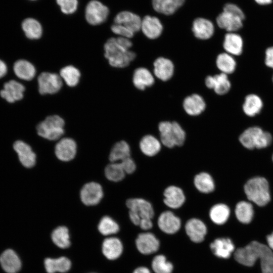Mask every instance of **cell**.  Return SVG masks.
Instances as JSON below:
<instances>
[{
  "instance_id": "13",
  "label": "cell",
  "mask_w": 273,
  "mask_h": 273,
  "mask_svg": "<svg viewBox=\"0 0 273 273\" xmlns=\"http://www.w3.org/2000/svg\"><path fill=\"white\" fill-rule=\"evenodd\" d=\"M103 197L102 186L96 182L85 184L81 189L80 197L82 203L87 206L98 204Z\"/></svg>"
},
{
  "instance_id": "45",
  "label": "cell",
  "mask_w": 273,
  "mask_h": 273,
  "mask_svg": "<svg viewBox=\"0 0 273 273\" xmlns=\"http://www.w3.org/2000/svg\"><path fill=\"white\" fill-rule=\"evenodd\" d=\"M152 267L155 273H171L173 270L172 264L163 255H157L153 258Z\"/></svg>"
},
{
  "instance_id": "37",
  "label": "cell",
  "mask_w": 273,
  "mask_h": 273,
  "mask_svg": "<svg viewBox=\"0 0 273 273\" xmlns=\"http://www.w3.org/2000/svg\"><path fill=\"white\" fill-rule=\"evenodd\" d=\"M185 0H152L153 9L158 13L165 15L174 14L183 5Z\"/></svg>"
},
{
  "instance_id": "7",
  "label": "cell",
  "mask_w": 273,
  "mask_h": 273,
  "mask_svg": "<svg viewBox=\"0 0 273 273\" xmlns=\"http://www.w3.org/2000/svg\"><path fill=\"white\" fill-rule=\"evenodd\" d=\"M64 120L58 115L48 116L37 125L38 134L49 140L55 141L60 139L64 133Z\"/></svg>"
},
{
  "instance_id": "38",
  "label": "cell",
  "mask_w": 273,
  "mask_h": 273,
  "mask_svg": "<svg viewBox=\"0 0 273 273\" xmlns=\"http://www.w3.org/2000/svg\"><path fill=\"white\" fill-rule=\"evenodd\" d=\"M44 264L48 273L65 272L70 269L71 263L68 258L62 256L56 259L46 258Z\"/></svg>"
},
{
  "instance_id": "22",
  "label": "cell",
  "mask_w": 273,
  "mask_h": 273,
  "mask_svg": "<svg viewBox=\"0 0 273 273\" xmlns=\"http://www.w3.org/2000/svg\"><path fill=\"white\" fill-rule=\"evenodd\" d=\"M183 107L188 115L196 116L200 115L205 111L206 104L201 95L193 94L184 99L183 102Z\"/></svg>"
},
{
  "instance_id": "24",
  "label": "cell",
  "mask_w": 273,
  "mask_h": 273,
  "mask_svg": "<svg viewBox=\"0 0 273 273\" xmlns=\"http://www.w3.org/2000/svg\"><path fill=\"white\" fill-rule=\"evenodd\" d=\"M192 30L195 37L200 40H207L213 36L215 28L209 20L197 18L193 22Z\"/></svg>"
},
{
  "instance_id": "4",
  "label": "cell",
  "mask_w": 273,
  "mask_h": 273,
  "mask_svg": "<svg viewBox=\"0 0 273 273\" xmlns=\"http://www.w3.org/2000/svg\"><path fill=\"white\" fill-rule=\"evenodd\" d=\"M160 141L169 149L183 146L186 140V133L177 122L162 121L158 125Z\"/></svg>"
},
{
  "instance_id": "41",
  "label": "cell",
  "mask_w": 273,
  "mask_h": 273,
  "mask_svg": "<svg viewBox=\"0 0 273 273\" xmlns=\"http://www.w3.org/2000/svg\"><path fill=\"white\" fill-rule=\"evenodd\" d=\"M80 75L79 70L72 65L66 66L60 71V76L62 80L70 87L75 86L78 83Z\"/></svg>"
},
{
  "instance_id": "29",
  "label": "cell",
  "mask_w": 273,
  "mask_h": 273,
  "mask_svg": "<svg viewBox=\"0 0 273 273\" xmlns=\"http://www.w3.org/2000/svg\"><path fill=\"white\" fill-rule=\"evenodd\" d=\"M141 22L139 15L127 11L119 13L114 18V23L124 26L134 33L141 30Z\"/></svg>"
},
{
  "instance_id": "39",
  "label": "cell",
  "mask_w": 273,
  "mask_h": 273,
  "mask_svg": "<svg viewBox=\"0 0 273 273\" xmlns=\"http://www.w3.org/2000/svg\"><path fill=\"white\" fill-rule=\"evenodd\" d=\"M131 150L128 144L121 141L114 144L109 154L111 162H119L123 159L130 157Z\"/></svg>"
},
{
  "instance_id": "47",
  "label": "cell",
  "mask_w": 273,
  "mask_h": 273,
  "mask_svg": "<svg viewBox=\"0 0 273 273\" xmlns=\"http://www.w3.org/2000/svg\"><path fill=\"white\" fill-rule=\"evenodd\" d=\"M112 31L120 37L131 38L134 33L124 26L114 23L111 27Z\"/></svg>"
},
{
  "instance_id": "11",
  "label": "cell",
  "mask_w": 273,
  "mask_h": 273,
  "mask_svg": "<svg viewBox=\"0 0 273 273\" xmlns=\"http://www.w3.org/2000/svg\"><path fill=\"white\" fill-rule=\"evenodd\" d=\"M163 202L167 207L177 209L181 207L186 201V197L183 190L176 186L170 185L163 191Z\"/></svg>"
},
{
  "instance_id": "12",
  "label": "cell",
  "mask_w": 273,
  "mask_h": 273,
  "mask_svg": "<svg viewBox=\"0 0 273 273\" xmlns=\"http://www.w3.org/2000/svg\"><path fill=\"white\" fill-rule=\"evenodd\" d=\"M126 205L129 211L138 214L142 219H151L154 217L155 211L152 204L148 200L142 198H130L126 200Z\"/></svg>"
},
{
  "instance_id": "42",
  "label": "cell",
  "mask_w": 273,
  "mask_h": 273,
  "mask_svg": "<svg viewBox=\"0 0 273 273\" xmlns=\"http://www.w3.org/2000/svg\"><path fill=\"white\" fill-rule=\"evenodd\" d=\"M51 238L54 243L60 248L65 249L70 245L69 231L65 226L56 228L52 233Z\"/></svg>"
},
{
  "instance_id": "46",
  "label": "cell",
  "mask_w": 273,
  "mask_h": 273,
  "mask_svg": "<svg viewBox=\"0 0 273 273\" xmlns=\"http://www.w3.org/2000/svg\"><path fill=\"white\" fill-rule=\"evenodd\" d=\"M61 11L66 14L74 13L77 8V0H56Z\"/></svg>"
},
{
  "instance_id": "2",
  "label": "cell",
  "mask_w": 273,
  "mask_h": 273,
  "mask_svg": "<svg viewBox=\"0 0 273 273\" xmlns=\"http://www.w3.org/2000/svg\"><path fill=\"white\" fill-rule=\"evenodd\" d=\"M132 46L129 38L120 36L111 37L104 44L105 57L111 66L124 68L135 58V53L130 50Z\"/></svg>"
},
{
  "instance_id": "18",
  "label": "cell",
  "mask_w": 273,
  "mask_h": 273,
  "mask_svg": "<svg viewBox=\"0 0 273 273\" xmlns=\"http://www.w3.org/2000/svg\"><path fill=\"white\" fill-rule=\"evenodd\" d=\"M138 250L143 254L149 255L156 252L159 248V241L152 233L140 234L135 241Z\"/></svg>"
},
{
  "instance_id": "40",
  "label": "cell",
  "mask_w": 273,
  "mask_h": 273,
  "mask_svg": "<svg viewBox=\"0 0 273 273\" xmlns=\"http://www.w3.org/2000/svg\"><path fill=\"white\" fill-rule=\"evenodd\" d=\"M22 29L26 36L31 39L39 38L42 33L41 24L33 18H27L22 24Z\"/></svg>"
},
{
  "instance_id": "9",
  "label": "cell",
  "mask_w": 273,
  "mask_h": 273,
  "mask_svg": "<svg viewBox=\"0 0 273 273\" xmlns=\"http://www.w3.org/2000/svg\"><path fill=\"white\" fill-rule=\"evenodd\" d=\"M109 14V9L101 2L93 0L88 3L85 9L86 21L93 25L100 24L105 21Z\"/></svg>"
},
{
  "instance_id": "15",
  "label": "cell",
  "mask_w": 273,
  "mask_h": 273,
  "mask_svg": "<svg viewBox=\"0 0 273 273\" xmlns=\"http://www.w3.org/2000/svg\"><path fill=\"white\" fill-rule=\"evenodd\" d=\"M174 65L172 61L164 57L156 58L153 62V74L162 81H167L173 76Z\"/></svg>"
},
{
  "instance_id": "34",
  "label": "cell",
  "mask_w": 273,
  "mask_h": 273,
  "mask_svg": "<svg viewBox=\"0 0 273 273\" xmlns=\"http://www.w3.org/2000/svg\"><path fill=\"white\" fill-rule=\"evenodd\" d=\"M13 71L18 78L26 81L32 80L36 74L34 66L24 59L18 60L14 63Z\"/></svg>"
},
{
  "instance_id": "30",
  "label": "cell",
  "mask_w": 273,
  "mask_h": 273,
  "mask_svg": "<svg viewBox=\"0 0 273 273\" xmlns=\"http://www.w3.org/2000/svg\"><path fill=\"white\" fill-rule=\"evenodd\" d=\"M0 263L7 273H17L21 267V262L16 252L10 249L4 251L0 256Z\"/></svg>"
},
{
  "instance_id": "36",
  "label": "cell",
  "mask_w": 273,
  "mask_h": 273,
  "mask_svg": "<svg viewBox=\"0 0 273 273\" xmlns=\"http://www.w3.org/2000/svg\"><path fill=\"white\" fill-rule=\"evenodd\" d=\"M123 246L120 240L115 237H110L104 240L102 245V252L104 256L110 260L118 258L121 254Z\"/></svg>"
},
{
  "instance_id": "3",
  "label": "cell",
  "mask_w": 273,
  "mask_h": 273,
  "mask_svg": "<svg viewBox=\"0 0 273 273\" xmlns=\"http://www.w3.org/2000/svg\"><path fill=\"white\" fill-rule=\"evenodd\" d=\"M247 201L259 207L264 206L270 200L269 185L267 179L262 176L249 179L244 187Z\"/></svg>"
},
{
  "instance_id": "50",
  "label": "cell",
  "mask_w": 273,
  "mask_h": 273,
  "mask_svg": "<svg viewBox=\"0 0 273 273\" xmlns=\"http://www.w3.org/2000/svg\"><path fill=\"white\" fill-rule=\"evenodd\" d=\"M151 219H142L140 221L139 226L142 230L147 231L152 228L153 223Z\"/></svg>"
},
{
  "instance_id": "19",
  "label": "cell",
  "mask_w": 273,
  "mask_h": 273,
  "mask_svg": "<svg viewBox=\"0 0 273 273\" xmlns=\"http://www.w3.org/2000/svg\"><path fill=\"white\" fill-rule=\"evenodd\" d=\"M163 30V25L157 17L147 15L142 19L140 30L148 38L155 39L158 38Z\"/></svg>"
},
{
  "instance_id": "17",
  "label": "cell",
  "mask_w": 273,
  "mask_h": 273,
  "mask_svg": "<svg viewBox=\"0 0 273 273\" xmlns=\"http://www.w3.org/2000/svg\"><path fill=\"white\" fill-rule=\"evenodd\" d=\"M77 145L72 139L65 138L61 139L56 145L55 152L57 157L62 161H69L75 156Z\"/></svg>"
},
{
  "instance_id": "54",
  "label": "cell",
  "mask_w": 273,
  "mask_h": 273,
  "mask_svg": "<svg viewBox=\"0 0 273 273\" xmlns=\"http://www.w3.org/2000/svg\"><path fill=\"white\" fill-rule=\"evenodd\" d=\"M256 3L260 5H266L272 3V0H254Z\"/></svg>"
},
{
  "instance_id": "33",
  "label": "cell",
  "mask_w": 273,
  "mask_h": 273,
  "mask_svg": "<svg viewBox=\"0 0 273 273\" xmlns=\"http://www.w3.org/2000/svg\"><path fill=\"white\" fill-rule=\"evenodd\" d=\"M234 213L239 222L244 224H249L254 217L253 205L248 201H240L235 206Z\"/></svg>"
},
{
  "instance_id": "16",
  "label": "cell",
  "mask_w": 273,
  "mask_h": 273,
  "mask_svg": "<svg viewBox=\"0 0 273 273\" xmlns=\"http://www.w3.org/2000/svg\"><path fill=\"white\" fill-rule=\"evenodd\" d=\"M185 231L190 240L195 243L202 242L207 232V228L204 222L197 218L188 220L185 224Z\"/></svg>"
},
{
  "instance_id": "31",
  "label": "cell",
  "mask_w": 273,
  "mask_h": 273,
  "mask_svg": "<svg viewBox=\"0 0 273 273\" xmlns=\"http://www.w3.org/2000/svg\"><path fill=\"white\" fill-rule=\"evenodd\" d=\"M231 214L230 207L223 203L214 204L209 211V216L211 220L217 225H222L229 219Z\"/></svg>"
},
{
  "instance_id": "48",
  "label": "cell",
  "mask_w": 273,
  "mask_h": 273,
  "mask_svg": "<svg viewBox=\"0 0 273 273\" xmlns=\"http://www.w3.org/2000/svg\"><path fill=\"white\" fill-rule=\"evenodd\" d=\"M119 162L121 164L125 173L130 174L135 172L136 165L135 161L131 157L126 158Z\"/></svg>"
},
{
  "instance_id": "35",
  "label": "cell",
  "mask_w": 273,
  "mask_h": 273,
  "mask_svg": "<svg viewBox=\"0 0 273 273\" xmlns=\"http://www.w3.org/2000/svg\"><path fill=\"white\" fill-rule=\"evenodd\" d=\"M215 64L220 73L229 75L236 71L238 63L234 56L226 52H222L217 56Z\"/></svg>"
},
{
  "instance_id": "20",
  "label": "cell",
  "mask_w": 273,
  "mask_h": 273,
  "mask_svg": "<svg viewBox=\"0 0 273 273\" xmlns=\"http://www.w3.org/2000/svg\"><path fill=\"white\" fill-rule=\"evenodd\" d=\"M244 41L236 32H227L223 38L222 47L225 52L233 56H240L243 52Z\"/></svg>"
},
{
  "instance_id": "1",
  "label": "cell",
  "mask_w": 273,
  "mask_h": 273,
  "mask_svg": "<svg viewBox=\"0 0 273 273\" xmlns=\"http://www.w3.org/2000/svg\"><path fill=\"white\" fill-rule=\"evenodd\" d=\"M235 260L239 263L253 266L260 259L262 273H273V252L267 246L252 241L243 248H238L234 253Z\"/></svg>"
},
{
  "instance_id": "52",
  "label": "cell",
  "mask_w": 273,
  "mask_h": 273,
  "mask_svg": "<svg viewBox=\"0 0 273 273\" xmlns=\"http://www.w3.org/2000/svg\"><path fill=\"white\" fill-rule=\"evenodd\" d=\"M133 273H151V272L148 268L141 266L136 268Z\"/></svg>"
},
{
  "instance_id": "55",
  "label": "cell",
  "mask_w": 273,
  "mask_h": 273,
  "mask_svg": "<svg viewBox=\"0 0 273 273\" xmlns=\"http://www.w3.org/2000/svg\"><path fill=\"white\" fill-rule=\"evenodd\" d=\"M271 80H272V82L273 83V74H272V75Z\"/></svg>"
},
{
  "instance_id": "56",
  "label": "cell",
  "mask_w": 273,
  "mask_h": 273,
  "mask_svg": "<svg viewBox=\"0 0 273 273\" xmlns=\"http://www.w3.org/2000/svg\"><path fill=\"white\" fill-rule=\"evenodd\" d=\"M272 161H273V154H272Z\"/></svg>"
},
{
  "instance_id": "51",
  "label": "cell",
  "mask_w": 273,
  "mask_h": 273,
  "mask_svg": "<svg viewBox=\"0 0 273 273\" xmlns=\"http://www.w3.org/2000/svg\"><path fill=\"white\" fill-rule=\"evenodd\" d=\"M8 71V67L6 64L0 59V78L5 76Z\"/></svg>"
},
{
  "instance_id": "44",
  "label": "cell",
  "mask_w": 273,
  "mask_h": 273,
  "mask_svg": "<svg viewBox=\"0 0 273 273\" xmlns=\"http://www.w3.org/2000/svg\"><path fill=\"white\" fill-rule=\"evenodd\" d=\"M98 230L102 235L108 236L117 233L119 230V226L112 218L105 216L101 219Z\"/></svg>"
},
{
  "instance_id": "8",
  "label": "cell",
  "mask_w": 273,
  "mask_h": 273,
  "mask_svg": "<svg viewBox=\"0 0 273 273\" xmlns=\"http://www.w3.org/2000/svg\"><path fill=\"white\" fill-rule=\"evenodd\" d=\"M38 90L40 94H54L61 88L63 82L60 76L54 73L44 72L37 78Z\"/></svg>"
},
{
  "instance_id": "26",
  "label": "cell",
  "mask_w": 273,
  "mask_h": 273,
  "mask_svg": "<svg viewBox=\"0 0 273 273\" xmlns=\"http://www.w3.org/2000/svg\"><path fill=\"white\" fill-rule=\"evenodd\" d=\"M14 149L24 167L31 168L35 165L36 155L29 145L23 141H17L14 144Z\"/></svg>"
},
{
  "instance_id": "27",
  "label": "cell",
  "mask_w": 273,
  "mask_h": 273,
  "mask_svg": "<svg viewBox=\"0 0 273 273\" xmlns=\"http://www.w3.org/2000/svg\"><path fill=\"white\" fill-rule=\"evenodd\" d=\"M162 144L154 135L148 134L144 135L140 140L139 148L141 152L145 156L152 157L161 151Z\"/></svg>"
},
{
  "instance_id": "32",
  "label": "cell",
  "mask_w": 273,
  "mask_h": 273,
  "mask_svg": "<svg viewBox=\"0 0 273 273\" xmlns=\"http://www.w3.org/2000/svg\"><path fill=\"white\" fill-rule=\"evenodd\" d=\"M212 253L217 257L228 258L234 251L235 246L231 240L228 238L215 239L210 245Z\"/></svg>"
},
{
  "instance_id": "21",
  "label": "cell",
  "mask_w": 273,
  "mask_h": 273,
  "mask_svg": "<svg viewBox=\"0 0 273 273\" xmlns=\"http://www.w3.org/2000/svg\"><path fill=\"white\" fill-rule=\"evenodd\" d=\"M25 90V86L22 83L11 80L5 83L0 96L8 102L12 103L23 98Z\"/></svg>"
},
{
  "instance_id": "6",
  "label": "cell",
  "mask_w": 273,
  "mask_h": 273,
  "mask_svg": "<svg viewBox=\"0 0 273 273\" xmlns=\"http://www.w3.org/2000/svg\"><path fill=\"white\" fill-rule=\"evenodd\" d=\"M242 146L249 150L261 149L269 146L273 137L270 133L257 126L246 128L239 136Z\"/></svg>"
},
{
  "instance_id": "43",
  "label": "cell",
  "mask_w": 273,
  "mask_h": 273,
  "mask_svg": "<svg viewBox=\"0 0 273 273\" xmlns=\"http://www.w3.org/2000/svg\"><path fill=\"white\" fill-rule=\"evenodd\" d=\"M125 174L120 162H111L105 169V174L107 178L114 182L123 179Z\"/></svg>"
},
{
  "instance_id": "53",
  "label": "cell",
  "mask_w": 273,
  "mask_h": 273,
  "mask_svg": "<svg viewBox=\"0 0 273 273\" xmlns=\"http://www.w3.org/2000/svg\"><path fill=\"white\" fill-rule=\"evenodd\" d=\"M266 240L268 243V246L273 250V232L267 236Z\"/></svg>"
},
{
  "instance_id": "10",
  "label": "cell",
  "mask_w": 273,
  "mask_h": 273,
  "mask_svg": "<svg viewBox=\"0 0 273 273\" xmlns=\"http://www.w3.org/2000/svg\"><path fill=\"white\" fill-rule=\"evenodd\" d=\"M204 81L207 88L213 89L216 94L219 96L227 94L232 88V83L228 75L222 73L208 75Z\"/></svg>"
},
{
  "instance_id": "5",
  "label": "cell",
  "mask_w": 273,
  "mask_h": 273,
  "mask_svg": "<svg viewBox=\"0 0 273 273\" xmlns=\"http://www.w3.org/2000/svg\"><path fill=\"white\" fill-rule=\"evenodd\" d=\"M245 14L236 5L228 3L224 5L223 11L216 18L218 26L228 32H236L243 26Z\"/></svg>"
},
{
  "instance_id": "25",
  "label": "cell",
  "mask_w": 273,
  "mask_h": 273,
  "mask_svg": "<svg viewBox=\"0 0 273 273\" xmlns=\"http://www.w3.org/2000/svg\"><path fill=\"white\" fill-rule=\"evenodd\" d=\"M132 82L137 89L144 90L146 88L151 87L154 84V75L147 68L139 67L133 72Z\"/></svg>"
},
{
  "instance_id": "14",
  "label": "cell",
  "mask_w": 273,
  "mask_h": 273,
  "mask_svg": "<svg viewBox=\"0 0 273 273\" xmlns=\"http://www.w3.org/2000/svg\"><path fill=\"white\" fill-rule=\"evenodd\" d=\"M157 224L159 228L163 232L167 234L177 233L181 227V220L172 211L166 210L160 213Z\"/></svg>"
},
{
  "instance_id": "23",
  "label": "cell",
  "mask_w": 273,
  "mask_h": 273,
  "mask_svg": "<svg viewBox=\"0 0 273 273\" xmlns=\"http://www.w3.org/2000/svg\"><path fill=\"white\" fill-rule=\"evenodd\" d=\"M263 106V101L261 98L257 94L251 93L245 97L242 109L246 116L252 118L261 113Z\"/></svg>"
},
{
  "instance_id": "49",
  "label": "cell",
  "mask_w": 273,
  "mask_h": 273,
  "mask_svg": "<svg viewBox=\"0 0 273 273\" xmlns=\"http://www.w3.org/2000/svg\"><path fill=\"white\" fill-rule=\"evenodd\" d=\"M264 63L266 67L273 70V46L265 49Z\"/></svg>"
},
{
  "instance_id": "28",
  "label": "cell",
  "mask_w": 273,
  "mask_h": 273,
  "mask_svg": "<svg viewBox=\"0 0 273 273\" xmlns=\"http://www.w3.org/2000/svg\"><path fill=\"white\" fill-rule=\"evenodd\" d=\"M195 188L204 194L212 193L216 189V184L213 176L208 172L202 171L196 174L193 178Z\"/></svg>"
}]
</instances>
